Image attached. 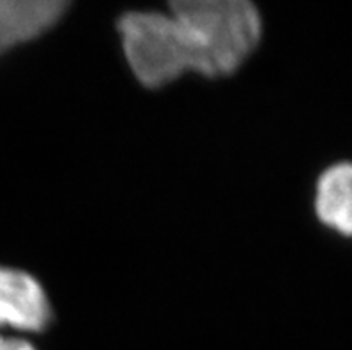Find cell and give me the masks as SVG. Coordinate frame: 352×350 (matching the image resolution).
<instances>
[{"instance_id":"cell-1","label":"cell","mask_w":352,"mask_h":350,"mask_svg":"<svg viewBox=\"0 0 352 350\" xmlns=\"http://www.w3.org/2000/svg\"><path fill=\"white\" fill-rule=\"evenodd\" d=\"M188 70L229 76L256 49L261 17L247 0H177L170 4Z\"/></svg>"},{"instance_id":"cell-2","label":"cell","mask_w":352,"mask_h":350,"mask_svg":"<svg viewBox=\"0 0 352 350\" xmlns=\"http://www.w3.org/2000/svg\"><path fill=\"white\" fill-rule=\"evenodd\" d=\"M125 59L143 86L160 88L188 72L181 36L170 13L131 11L118 22Z\"/></svg>"},{"instance_id":"cell-3","label":"cell","mask_w":352,"mask_h":350,"mask_svg":"<svg viewBox=\"0 0 352 350\" xmlns=\"http://www.w3.org/2000/svg\"><path fill=\"white\" fill-rule=\"evenodd\" d=\"M50 320L41 284L22 270L0 266V327L41 331Z\"/></svg>"},{"instance_id":"cell-4","label":"cell","mask_w":352,"mask_h":350,"mask_svg":"<svg viewBox=\"0 0 352 350\" xmlns=\"http://www.w3.org/2000/svg\"><path fill=\"white\" fill-rule=\"evenodd\" d=\"M67 8L65 0H0V54L49 31Z\"/></svg>"},{"instance_id":"cell-5","label":"cell","mask_w":352,"mask_h":350,"mask_svg":"<svg viewBox=\"0 0 352 350\" xmlns=\"http://www.w3.org/2000/svg\"><path fill=\"white\" fill-rule=\"evenodd\" d=\"M315 211L324 226L352 238V161L324 170L317 182Z\"/></svg>"},{"instance_id":"cell-6","label":"cell","mask_w":352,"mask_h":350,"mask_svg":"<svg viewBox=\"0 0 352 350\" xmlns=\"http://www.w3.org/2000/svg\"><path fill=\"white\" fill-rule=\"evenodd\" d=\"M0 350H36L25 340H20V338H11V336H2L0 334Z\"/></svg>"}]
</instances>
